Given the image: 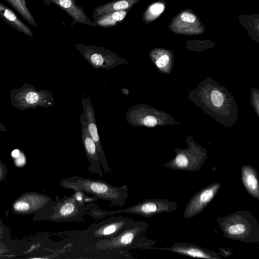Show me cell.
Segmentation results:
<instances>
[{
    "label": "cell",
    "instance_id": "cell-1",
    "mask_svg": "<svg viewBox=\"0 0 259 259\" xmlns=\"http://www.w3.org/2000/svg\"><path fill=\"white\" fill-rule=\"evenodd\" d=\"M60 185L64 189L91 194L96 199L108 200L113 206H123L128 198L126 185H112L100 179L72 176L62 179Z\"/></svg>",
    "mask_w": 259,
    "mask_h": 259
},
{
    "label": "cell",
    "instance_id": "cell-2",
    "mask_svg": "<svg viewBox=\"0 0 259 259\" xmlns=\"http://www.w3.org/2000/svg\"><path fill=\"white\" fill-rule=\"evenodd\" d=\"M224 237L250 244L259 241V224L250 211L237 210L217 218Z\"/></svg>",
    "mask_w": 259,
    "mask_h": 259
},
{
    "label": "cell",
    "instance_id": "cell-3",
    "mask_svg": "<svg viewBox=\"0 0 259 259\" xmlns=\"http://www.w3.org/2000/svg\"><path fill=\"white\" fill-rule=\"evenodd\" d=\"M148 224L144 221H136L131 226L117 235L108 239L99 241L95 244L97 249L111 250L124 253L130 249H150L155 241L142 236L146 232Z\"/></svg>",
    "mask_w": 259,
    "mask_h": 259
},
{
    "label": "cell",
    "instance_id": "cell-4",
    "mask_svg": "<svg viewBox=\"0 0 259 259\" xmlns=\"http://www.w3.org/2000/svg\"><path fill=\"white\" fill-rule=\"evenodd\" d=\"M176 201H169L163 198H152L146 199L129 207L120 210H107L97 206L92 208L91 216L96 219H101L121 213L142 215L146 218L163 212L170 213L178 208Z\"/></svg>",
    "mask_w": 259,
    "mask_h": 259
},
{
    "label": "cell",
    "instance_id": "cell-5",
    "mask_svg": "<svg viewBox=\"0 0 259 259\" xmlns=\"http://www.w3.org/2000/svg\"><path fill=\"white\" fill-rule=\"evenodd\" d=\"M136 221L124 216L112 217L99 223L92 224L83 231L87 238L95 242L113 237L132 225Z\"/></svg>",
    "mask_w": 259,
    "mask_h": 259
},
{
    "label": "cell",
    "instance_id": "cell-6",
    "mask_svg": "<svg viewBox=\"0 0 259 259\" xmlns=\"http://www.w3.org/2000/svg\"><path fill=\"white\" fill-rule=\"evenodd\" d=\"M75 48L94 69H112L128 61L117 54L102 47L78 44Z\"/></svg>",
    "mask_w": 259,
    "mask_h": 259
},
{
    "label": "cell",
    "instance_id": "cell-7",
    "mask_svg": "<svg viewBox=\"0 0 259 259\" xmlns=\"http://www.w3.org/2000/svg\"><path fill=\"white\" fill-rule=\"evenodd\" d=\"M207 158L206 152L198 148L178 151L176 156L164 166L174 171H196L201 169Z\"/></svg>",
    "mask_w": 259,
    "mask_h": 259
},
{
    "label": "cell",
    "instance_id": "cell-8",
    "mask_svg": "<svg viewBox=\"0 0 259 259\" xmlns=\"http://www.w3.org/2000/svg\"><path fill=\"white\" fill-rule=\"evenodd\" d=\"M221 187L220 183H213L194 194L185 208L184 218L191 219L201 212L213 200Z\"/></svg>",
    "mask_w": 259,
    "mask_h": 259
},
{
    "label": "cell",
    "instance_id": "cell-9",
    "mask_svg": "<svg viewBox=\"0 0 259 259\" xmlns=\"http://www.w3.org/2000/svg\"><path fill=\"white\" fill-rule=\"evenodd\" d=\"M82 113L85 115L87 125L89 133L96 146L98 156L103 170L106 173H109L111 169L108 164L107 160L102 147L97 128L94 106L88 97H84L81 100Z\"/></svg>",
    "mask_w": 259,
    "mask_h": 259
},
{
    "label": "cell",
    "instance_id": "cell-10",
    "mask_svg": "<svg viewBox=\"0 0 259 259\" xmlns=\"http://www.w3.org/2000/svg\"><path fill=\"white\" fill-rule=\"evenodd\" d=\"M88 206L77 200L73 195L66 196L57 206L55 219L59 222H70L79 221L87 212Z\"/></svg>",
    "mask_w": 259,
    "mask_h": 259
},
{
    "label": "cell",
    "instance_id": "cell-11",
    "mask_svg": "<svg viewBox=\"0 0 259 259\" xmlns=\"http://www.w3.org/2000/svg\"><path fill=\"white\" fill-rule=\"evenodd\" d=\"M80 121L82 145L90 163L88 168L90 172L98 175L100 177H103V174L100 166L101 162L96 146L89 133L86 117L82 112L80 115Z\"/></svg>",
    "mask_w": 259,
    "mask_h": 259
},
{
    "label": "cell",
    "instance_id": "cell-12",
    "mask_svg": "<svg viewBox=\"0 0 259 259\" xmlns=\"http://www.w3.org/2000/svg\"><path fill=\"white\" fill-rule=\"evenodd\" d=\"M150 249L169 250L182 255L208 259H222L219 253L186 242H175L170 247H151Z\"/></svg>",
    "mask_w": 259,
    "mask_h": 259
},
{
    "label": "cell",
    "instance_id": "cell-13",
    "mask_svg": "<svg viewBox=\"0 0 259 259\" xmlns=\"http://www.w3.org/2000/svg\"><path fill=\"white\" fill-rule=\"evenodd\" d=\"M46 4L53 3L63 10L69 15L73 20L72 25L76 22L88 24L92 26H96L85 14L83 9L76 5L74 0H43Z\"/></svg>",
    "mask_w": 259,
    "mask_h": 259
},
{
    "label": "cell",
    "instance_id": "cell-14",
    "mask_svg": "<svg viewBox=\"0 0 259 259\" xmlns=\"http://www.w3.org/2000/svg\"><path fill=\"white\" fill-rule=\"evenodd\" d=\"M242 184L247 193L259 200L258 174L251 165H243L240 169Z\"/></svg>",
    "mask_w": 259,
    "mask_h": 259
},
{
    "label": "cell",
    "instance_id": "cell-15",
    "mask_svg": "<svg viewBox=\"0 0 259 259\" xmlns=\"http://www.w3.org/2000/svg\"><path fill=\"white\" fill-rule=\"evenodd\" d=\"M0 18L14 28L27 36L32 37L33 34L30 29L24 23L17 15L9 8L0 1Z\"/></svg>",
    "mask_w": 259,
    "mask_h": 259
},
{
    "label": "cell",
    "instance_id": "cell-16",
    "mask_svg": "<svg viewBox=\"0 0 259 259\" xmlns=\"http://www.w3.org/2000/svg\"><path fill=\"white\" fill-rule=\"evenodd\" d=\"M140 0H115L104 4L95 8L93 17L94 19L109 12L131 9Z\"/></svg>",
    "mask_w": 259,
    "mask_h": 259
},
{
    "label": "cell",
    "instance_id": "cell-17",
    "mask_svg": "<svg viewBox=\"0 0 259 259\" xmlns=\"http://www.w3.org/2000/svg\"><path fill=\"white\" fill-rule=\"evenodd\" d=\"M131 9L109 12L94 19L96 25L104 28L115 26L123 21Z\"/></svg>",
    "mask_w": 259,
    "mask_h": 259
},
{
    "label": "cell",
    "instance_id": "cell-18",
    "mask_svg": "<svg viewBox=\"0 0 259 259\" xmlns=\"http://www.w3.org/2000/svg\"><path fill=\"white\" fill-rule=\"evenodd\" d=\"M29 24L37 27L33 15L29 10L25 0H6Z\"/></svg>",
    "mask_w": 259,
    "mask_h": 259
},
{
    "label": "cell",
    "instance_id": "cell-19",
    "mask_svg": "<svg viewBox=\"0 0 259 259\" xmlns=\"http://www.w3.org/2000/svg\"><path fill=\"white\" fill-rule=\"evenodd\" d=\"M164 9L165 6L163 3L157 2L151 4L143 13V21L145 23L153 21L162 13Z\"/></svg>",
    "mask_w": 259,
    "mask_h": 259
},
{
    "label": "cell",
    "instance_id": "cell-20",
    "mask_svg": "<svg viewBox=\"0 0 259 259\" xmlns=\"http://www.w3.org/2000/svg\"><path fill=\"white\" fill-rule=\"evenodd\" d=\"M211 99L212 103L216 107L222 106L224 101L222 94L218 90H214L212 92Z\"/></svg>",
    "mask_w": 259,
    "mask_h": 259
},
{
    "label": "cell",
    "instance_id": "cell-21",
    "mask_svg": "<svg viewBox=\"0 0 259 259\" xmlns=\"http://www.w3.org/2000/svg\"><path fill=\"white\" fill-rule=\"evenodd\" d=\"M169 61V57L167 55H163L159 57L155 61L156 66L159 68L165 66Z\"/></svg>",
    "mask_w": 259,
    "mask_h": 259
},
{
    "label": "cell",
    "instance_id": "cell-22",
    "mask_svg": "<svg viewBox=\"0 0 259 259\" xmlns=\"http://www.w3.org/2000/svg\"><path fill=\"white\" fill-rule=\"evenodd\" d=\"M26 101L30 104L36 103L39 99L38 95L33 92L28 93L25 97Z\"/></svg>",
    "mask_w": 259,
    "mask_h": 259
},
{
    "label": "cell",
    "instance_id": "cell-23",
    "mask_svg": "<svg viewBox=\"0 0 259 259\" xmlns=\"http://www.w3.org/2000/svg\"><path fill=\"white\" fill-rule=\"evenodd\" d=\"M14 208L19 211L26 210L29 208V205L27 202L19 201L14 204Z\"/></svg>",
    "mask_w": 259,
    "mask_h": 259
},
{
    "label": "cell",
    "instance_id": "cell-24",
    "mask_svg": "<svg viewBox=\"0 0 259 259\" xmlns=\"http://www.w3.org/2000/svg\"><path fill=\"white\" fill-rule=\"evenodd\" d=\"M233 253V251L227 248L219 247V253L223 257H228Z\"/></svg>",
    "mask_w": 259,
    "mask_h": 259
},
{
    "label": "cell",
    "instance_id": "cell-25",
    "mask_svg": "<svg viewBox=\"0 0 259 259\" xmlns=\"http://www.w3.org/2000/svg\"><path fill=\"white\" fill-rule=\"evenodd\" d=\"M20 158H18L17 160V164L18 165H22L25 162V159L24 158L23 156L20 157Z\"/></svg>",
    "mask_w": 259,
    "mask_h": 259
},
{
    "label": "cell",
    "instance_id": "cell-26",
    "mask_svg": "<svg viewBox=\"0 0 259 259\" xmlns=\"http://www.w3.org/2000/svg\"><path fill=\"white\" fill-rule=\"evenodd\" d=\"M20 155L19 151L17 149L13 150L12 152V155L14 157H18Z\"/></svg>",
    "mask_w": 259,
    "mask_h": 259
}]
</instances>
